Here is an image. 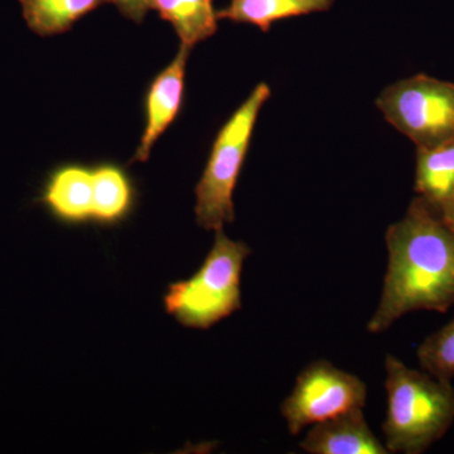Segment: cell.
<instances>
[{
    "label": "cell",
    "mask_w": 454,
    "mask_h": 454,
    "mask_svg": "<svg viewBox=\"0 0 454 454\" xmlns=\"http://www.w3.org/2000/svg\"><path fill=\"white\" fill-rule=\"evenodd\" d=\"M387 414L382 433L387 452L422 454L454 423L452 381L411 369L393 355L385 358Z\"/></svg>",
    "instance_id": "obj_2"
},
{
    "label": "cell",
    "mask_w": 454,
    "mask_h": 454,
    "mask_svg": "<svg viewBox=\"0 0 454 454\" xmlns=\"http://www.w3.org/2000/svg\"><path fill=\"white\" fill-rule=\"evenodd\" d=\"M300 447L309 454H389L370 429L364 409L309 427Z\"/></svg>",
    "instance_id": "obj_8"
},
{
    "label": "cell",
    "mask_w": 454,
    "mask_h": 454,
    "mask_svg": "<svg viewBox=\"0 0 454 454\" xmlns=\"http://www.w3.org/2000/svg\"><path fill=\"white\" fill-rule=\"evenodd\" d=\"M417 196L438 208L454 192V138L417 148Z\"/></svg>",
    "instance_id": "obj_11"
},
{
    "label": "cell",
    "mask_w": 454,
    "mask_h": 454,
    "mask_svg": "<svg viewBox=\"0 0 454 454\" xmlns=\"http://www.w3.org/2000/svg\"><path fill=\"white\" fill-rule=\"evenodd\" d=\"M424 372L452 381L454 378V317L441 330L423 340L417 351Z\"/></svg>",
    "instance_id": "obj_15"
},
{
    "label": "cell",
    "mask_w": 454,
    "mask_h": 454,
    "mask_svg": "<svg viewBox=\"0 0 454 454\" xmlns=\"http://www.w3.org/2000/svg\"><path fill=\"white\" fill-rule=\"evenodd\" d=\"M190 47L182 44L177 56L155 77L146 97V125L133 160L145 162L157 139L172 124L181 109L184 74Z\"/></svg>",
    "instance_id": "obj_7"
},
{
    "label": "cell",
    "mask_w": 454,
    "mask_h": 454,
    "mask_svg": "<svg viewBox=\"0 0 454 454\" xmlns=\"http://www.w3.org/2000/svg\"><path fill=\"white\" fill-rule=\"evenodd\" d=\"M113 3L122 16L137 23L142 22L148 11L153 8V0H113Z\"/></svg>",
    "instance_id": "obj_16"
},
{
    "label": "cell",
    "mask_w": 454,
    "mask_h": 454,
    "mask_svg": "<svg viewBox=\"0 0 454 454\" xmlns=\"http://www.w3.org/2000/svg\"><path fill=\"white\" fill-rule=\"evenodd\" d=\"M177 33L182 44L192 49L217 31L214 0H153V8Z\"/></svg>",
    "instance_id": "obj_12"
},
{
    "label": "cell",
    "mask_w": 454,
    "mask_h": 454,
    "mask_svg": "<svg viewBox=\"0 0 454 454\" xmlns=\"http://www.w3.org/2000/svg\"><path fill=\"white\" fill-rule=\"evenodd\" d=\"M366 399V384L358 376L318 360L301 370L280 413L289 433L300 435L316 424L365 408Z\"/></svg>",
    "instance_id": "obj_6"
},
{
    "label": "cell",
    "mask_w": 454,
    "mask_h": 454,
    "mask_svg": "<svg viewBox=\"0 0 454 454\" xmlns=\"http://www.w3.org/2000/svg\"><path fill=\"white\" fill-rule=\"evenodd\" d=\"M104 3L106 2H110V3H113V0H103Z\"/></svg>",
    "instance_id": "obj_18"
},
{
    "label": "cell",
    "mask_w": 454,
    "mask_h": 454,
    "mask_svg": "<svg viewBox=\"0 0 454 454\" xmlns=\"http://www.w3.org/2000/svg\"><path fill=\"white\" fill-rule=\"evenodd\" d=\"M376 106L385 121L417 148L454 138L453 82L414 74L384 89Z\"/></svg>",
    "instance_id": "obj_5"
},
{
    "label": "cell",
    "mask_w": 454,
    "mask_h": 454,
    "mask_svg": "<svg viewBox=\"0 0 454 454\" xmlns=\"http://www.w3.org/2000/svg\"><path fill=\"white\" fill-rule=\"evenodd\" d=\"M92 220L113 225L129 214L134 192L124 170L115 166H101L92 170Z\"/></svg>",
    "instance_id": "obj_14"
},
{
    "label": "cell",
    "mask_w": 454,
    "mask_h": 454,
    "mask_svg": "<svg viewBox=\"0 0 454 454\" xmlns=\"http://www.w3.org/2000/svg\"><path fill=\"white\" fill-rule=\"evenodd\" d=\"M252 254L249 245L232 240L223 230L201 267L188 279L169 284L163 297L164 309L179 325L208 330L243 307L241 274Z\"/></svg>",
    "instance_id": "obj_3"
},
{
    "label": "cell",
    "mask_w": 454,
    "mask_h": 454,
    "mask_svg": "<svg viewBox=\"0 0 454 454\" xmlns=\"http://www.w3.org/2000/svg\"><path fill=\"white\" fill-rule=\"evenodd\" d=\"M270 95L271 90L267 83H258L217 134L195 190L196 221L202 229L217 231L226 223H234L236 184L243 169L260 110Z\"/></svg>",
    "instance_id": "obj_4"
},
{
    "label": "cell",
    "mask_w": 454,
    "mask_h": 454,
    "mask_svg": "<svg viewBox=\"0 0 454 454\" xmlns=\"http://www.w3.org/2000/svg\"><path fill=\"white\" fill-rule=\"evenodd\" d=\"M27 26L41 37L61 35L103 0H18Z\"/></svg>",
    "instance_id": "obj_13"
},
{
    "label": "cell",
    "mask_w": 454,
    "mask_h": 454,
    "mask_svg": "<svg viewBox=\"0 0 454 454\" xmlns=\"http://www.w3.org/2000/svg\"><path fill=\"white\" fill-rule=\"evenodd\" d=\"M442 219L454 230V192L437 208Z\"/></svg>",
    "instance_id": "obj_17"
},
{
    "label": "cell",
    "mask_w": 454,
    "mask_h": 454,
    "mask_svg": "<svg viewBox=\"0 0 454 454\" xmlns=\"http://www.w3.org/2000/svg\"><path fill=\"white\" fill-rule=\"evenodd\" d=\"M92 170L82 166H65L50 176L41 201L57 219L82 223L92 220Z\"/></svg>",
    "instance_id": "obj_9"
},
{
    "label": "cell",
    "mask_w": 454,
    "mask_h": 454,
    "mask_svg": "<svg viewBox=\"0 0 454 454\" xmlns=\"http://www.w3.org/2000/svg\"><path fill=\"white\" fill-rule=\"evenodd\" d=\"M385 244L387 269L370 333H385L411 312L444 313L454 306V230L437 208L415 197L387 227Z\"/></svg>",
    "instance_id": "obj_1"
},
{
    "label": "cell",
    "mask_w": 454,
    "mask_h": 454,
    "mask_svg": "<svg viewBox=\"0 0 454 454\" xmlns=\"http://www.w3.org/2000/svg\"><path fill=\"white\" fill-rule=\"evenodd\" d=\"M333 4L334 0H230L227 7L217 11V18L267 33L279 20L328 12Z\"/></svg>",
    "instance_id": "obj_10"
}]
</instances>
